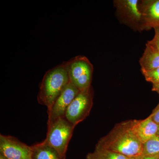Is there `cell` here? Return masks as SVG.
I'll return each mask as SVG.
<instances>
[{"label":"cell","mask_w":159,"mask_h":159,"mask_svg":"<svg viewBox=\"0 0 159 159\" xmlns=\"http://www.w3.org/2000/svg\"><path fill=\"white\" fill-rule=\"evenodd\" d=\"M129 159H143V156H139L132 157L129 158Z\"/></svg>","instance_id":"20"},{"label":"cell","mask_w":159,"mask_h":159,"mask_svg":"<svg viewBox=\"0 0 159 159\" xmlns=\"http://www.w3.org/2000/svg\"><path fill=\"white\" fill-rule=\"evenodd\" d=\"M138 0H116L114 3L122 23L133 29L142 31V16Z\"/></svg>","instance_id":"6"},{"label":"cell","mask_w":159,"mask_h":159,"mask_svg":"<svg viewBox=\"0 0 159 159\" xmlns=\"http://www.w3.org/2000/svg\"><path fill=\"white\" fill-rule=\"evenodd\" d=\"M143 159H159V155L154 156H143Z\"/></svg>","instance_id":"19"},{"label":"cell","mask_w":159,"mask_h":159,"mask_svg":"<svg viewBox=\"0 0 159 159\" xmlns=\"http://www.w3.org/2000/svg\"><path fill=\"white\" fill-rule=\"evenodd\" d=\"M32 148L18 139L0 134V154L7 159H32Z\"/></svg>","instance_id":"7"},{"label":"cell","mask_w":159,"mask_h":159,"mask_svg":"<svg viewBox=\"0 0 159 159\" xmlns=\"http://www.w3.org/2000/svg\"><path fill=\"white\" fill-rule=\"evenodd\" d=\"M86 159H129V158L96 145L93 151L87 155Z\"/></svg>","instance_id":"13"},{"label":"cell","mask_w":159,"mask_h":159,"mask_svg":"<svg viewBox=\"0 0 159 159\" xmlns=\"http://www.w3.org/2000/svg\"><path fill=\"white\" fill-rule=\"evenodd\" d=\"M159 155V136H155L143 143L142 156H154Z\"/></svg>","instance_id":"14"},{"label":"cell","mask_w":159,"mask_h":159,"mask_svg":"<svg viewBox=\"0 0 159 159\" xmlns=\"http://www.w3.org/2000/svg\"><path fill=\"white\" fill-rule=\"evenodd\" d=\"M70 82L66 61L49 70L41 82L38 102L49 110Z\"/></svg>","instance_id":"2"},{"label":"cell","mask_w":159,"mask_h":159,"mask_svg":"<svg viewBox=\"0 0 159 159\" xmlns=\"http://www.w3.org/2000/svg\"><path fill=\"white\" fill-rule=\"evenodd\" d=\"M80 91L70 82L63 90L51 108L47 111L48 120L47 124L51 123L61 117H65L66 111L74 98Z\"/></svg>","instance_id":"8"},{"label":"cell","mask_w":159,"mask_h":159,"mask_svg":"<svg viewBox=\"0 0 159 159\" xmlns=\"http://www.w3.org/2000/svg\"><path fill=\"white\" fill-rule=\"evenodd\" d=\"M139 62L141 70H149L159 68V52L147 43Z\"/></svg>","instance_id":"12"},{"label":"cell","mask_w":159,"mask_h":159,"mask_svg":"<svg viewBox=\"0 0 159 159\" xmlns=\"http://www.w3.org/2000/svg\"><path fill=\"white\" fill-rule=\"evenodd\" d=\"M155 34L152 39L148 41L147 43L153 47L159 52V27L155 28Z\"/></svg>","instance_id":"16"},{"label":"cell","mask_w":159,"mask_h":159,"mask_svg":"<svg viewBox=\"0 0 159 159\" xmlns=\"http://www.w3.org/2000/svg\"><path fill=\"white\" fill-rule=\"evenodd\" d=\"M142 14V30H149L159 27V0L139 1Z\"/></svg>","instance_id":"9"},{"label":"cell","mask_w":159,"mask_h":159,"mask_svg":"<svg viewBox=\"0 0 159 159\" xmlns=\"http://www.w3.org/2000/svg\"><path fill=\"white\" fill-rule=\"evenodd\" d=\"M152 91L157 92L159 94V83L152 84Z\"/></svg>","instance_id":"18"},{"label":"cell","mask_w":159,"mask_h":159,"mask_svg":"<svg viewBox=\"0 0 159 159\" xmlns=\"http://www.w3.org/2000/svg\"><path fill=\"white\" fill-rule=\"evenodd\" d=\"M94 90L92 86L80 91L71 102L66 111L65 117L76 126L89 115L93 102Z\"/></svg>","instance_id":"5"},{"label":"cell","mask_w":159,"mask_h":159,"mask_svg":"<svg viewBox=\"0 0 159 159\" xmlns=\"http://www.w3.org/2000/svg\"><path fill=\"white\" fill-rule=\"evenodd\" d=\"M75 127L65 117H61L48 124L47 136L44 140L63 159H66L69 142Z\"/></svg>","instance_id":"3"},{"label":"cell","mask_w":159,"mask_h":159,"mask_svg":"<svg viewBox=\"0 0 159 159\" xmlns=\"http://www.w3.org/2000/svg\"><path fill=\"white\" fill-rule=\"evenodd\" d=\"M141 71L146 81L152 84L159 83V68L149 70H141Z\"/></svg>","instance_id":"15"},{"label":"cell","mask_w":159,"mask_h":159,"mask_svg":"<svg viewBox=\"0 0 159 159\" xmlns=\"http://www.w3.org/2000/svg\"><path fill=\"white\" fill-rule=\"evenodd\" d=\"M0 159H7L5 157L3 156L2 155L0 154Z\"/></svg>","instance_id":"21"},{"label":"cell","mask_w":159,"mask_h":159,"mask_svg":"<svg viewBox=\"0 0 159 159\" xmlns=\"http://www.w3.org/2000/svg\"><path fill=\"white\" fill-rule=\"evenodd\" d=\"M149 116L154 122L159 125V102Z\"/></svg>","instance_id":"17"},{"label":"cell","mask_w":159,"mask_h":159,"mask_svg":"<svg viewBox=\"0 0 159 159\" xmlns=\"http://www.w3.org/2000/svg\"><path fill=\"white\" fill-rule=\"evenodd\" d=\"M159 126L149 116L143 120L131 121L132 129L142 144L157 135Z\"/></svg>","instance_id":"10"},{"label":"cell","mask_w":159,"mask_h":159,"mask_svg":"<svg viewBox=\"0 0 159 159\" xmlns=\"http://www.w3.org/2000/svg\"><path fill=\"white\" fill-rule=\"evenodd\" d=\"M32 159H64L44 140L31 146Z\"/></svg>","instance_id":"11"},{"label":"cell","mask_w":159,"mask_h":159,"mask_svg":"<svg viewBox=\"0 0 159 159\" xmlns=\"http://www.w3.org/2000/svg\"><path fill=\"white\" fill-rule=\"evenodd\" d=\"M66 63L70 82L80 91L90 87L93 66L88 58L79 55Z\"/></svg>","instance_id":"4"},{"label":"cell","mask_w":159,"mask_h":159,"mask_svg":"<svg viewBox=\"0 0 159 159\" xmlns=\"http://www.w3.org/2000/svg\"><path fill=\"white\" fill-rule=\"evenodd\" d=\"M96 145L128 158L142 156L143 144L132 129L131 121L115 126Z\"/></svg>","instance_id":"1"},{"label":"cell","mask_w":159,"mask_h":159,"mask_svg":"<svg viewBox=\"0 0 159 159\" xmlns=\"http://www.w3.org/2000/svg\"><path fill=\"white\" fill-rule=\"evenodd\" d=\"M157 135L158 136H159V126L158 128V130L157 133Z\"/></svg>","instance_id":"22"}]
</instances>
